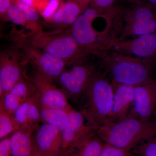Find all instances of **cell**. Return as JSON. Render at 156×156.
I'll list each match as a JSON object with an SVG mask.
<instances>
[{
  "mask_svg": "<svg viewBox=\"0 0 156 156\" xmlns=\"http://www.w3.org/2000/svg\"><path fill=\"white\" fill-rule=\"evenodd\" d=\"M98 56L112 84L135 87L156 80L152 75L156 59L126 55L112 49Z\"/></svg>",
  "mask_w": 156,
  "mask_h": 156,
  "instance_id": "obj_1",
  "label": "cell"
},
{
  "mask_svg": "<svg viewBox=\"0 0 156 156\" xmlns=\"http://www.w3.org/2000/svg\"><path fill=\"white\" fill-rule=\"evenodd\" d=\"M96 132L105 143L131 151L156 135V120L144 119L130 115L121 121L100 126Z\"/></svg>",
  "mask_w": 156,
  "mask_h": 156,
  "instance_id": "obj_2",
  "label": "cell"
},
{
  "mask_svg": "<svg viewBox=\"0 0 156 156\" xmlns=\"http://www.w3.org/2000/svg\"><path fill=\"white\" fill-rule=\"evenodd\" d=\"M23 34L35 47L63 60L68 65L86 63L90 55L75 40L69 29L48 32L43 29L26 34L23 32Z\"/></svg>",
  "mask_w": 156,
  "mask_h": 156,
  "instance_id": "obj_3",
  "label": "cell"
},
{
  "mask_svg": "<svg viewBox=\"0 0 156 156\" xmlns=\"http://www.w3.org/2000/svg\"><path fill=\"white\" fill-rule=\"evenodd\" d=\"M113 94V87L107 74L104 70H98L81 98L83 105L80 111L88 124L98 128L108 122Z\"/></svg>",
  "mask_w": 156,
  "mask_h": 156,
  "instance_id": "obj_4",
  "label": "cell"
},
{
  "mask_svg": "<svg viewBox=\"0 0 156 156\" xmlns=\"http://www.w3.org/2000/svg\"><path fill=\"white\" fill-rule=\"evenodd\" d=\"M104 17L95 9L89 6L69 28L70 32L78 44L89 53L98 56L112 48L117 41L113 24L108 23L103 31L94 29L92 23L95 18Z\"/></svg>",
  "mask_w": 156,
  "mask_h": 156,
  "instance_id": "obj_5",
  "label": "cell"
},
{
  "mask_svg": "<svg viewBox=\"0 0 156 156\" xmlns=\"http://www.w3.org/2000/svg\"><path fill=\"white\" fill-rule=\"evenodd\" d=\"M119 7L116 23L118 40L156 32V7L144 1Z\"/></svg>",
  "mask_w": 156,
  "mask_h": 156,
  "instance_id": "obj_6",
  "label": "cell"
},
{
  "mask_svg": "<svg viewBox=\"0 0 156 156\" xmlns=\"http://www.w3.org/2000/svg\"><path fill=\"white\" fill-rule=\"evenodd\" d=\"M10 39L27 63H30L35 71L52 80L58 79L68 65L63 60L32 45L25 38L22 31L13 28Z\"/></svg>",
  "mask_w": 156,
  "mask_h": 156,
  "instance_id": "obj_7",
  "label": "cell"
},
{
  "mask_svg": "<svg viewBox=\"0 0 156 156\" xmlns=\"http://www.w3.org/2000/svg\"><path fill=\"white\" fill-rule=\"evenodd\" d=\"M97 71L95 66L86 62L73 65L70 69H65L61 73L57 80L68 100L76 102L82 98Z\"/></svg>",
  "mask_w": 156,
  "mask_h": 156,
  "instance_id": "obj_8",
  "label": "cell"
},
{
  "mask_svg": "<svg viewBox=\"0 0 156 156\" xmlns=\"http://www.w3.org/2000/svg\"><path fill=\"white\" fill-rule=\"evenodd\" d=\"M0 53V97L27 75V64L19 50L14 45Z\"/></svg>",
  "mask_w": 156,
  "mask_h": 156,
  "instance_id": "obj_9",
  "label": "cell"
},
{
  "mask_svg": "<svg viewBox=\"0 0 156 156\" xmlns=\"http://www.w3.org/2000/svg\"><path fill=\"white\" fill-rule=\"evenodd\" d=\"M29 77L35 88L34 98L39 106L68 111L73 108L64 92L56 87L53 80L36 71Z\"/></svg>",
  "mask_w": 156,
  "mask_h": 156,
  "instance_id": "obj_10",
  "label": "cell"
},
{
  "mask_svg": "<svg viewBox=\"0 0 156 156\" xmlns=\"http://www.w3.org/2000/svg\"><path fill=\"white\" fill-rule=\"evenodd\" d=\"M32 156H62V131L43 123L34 131Z\"/></svg>",
  "mask_w": 156,
  "mask_h": 156,
  "instance_id": "obj_11",
  "label": "cell"
},
{
  "mask_svg": "<svg viewBox=\"0 0 156 156\" xmlns=\"http://www.w3.org/2000/svg\"><path fill=\"white\" fill-rule=\"evenodd\" d=\"M90 5V0H62L52 17L43 21V27L52 29V31L69 29Z\"/></svg>",
  "mask_w": 156,
  "mask_h": 156,
  "instance_id": "obj_12",
  "label": "cell"
},
{
  "mask_svg": "<svg viewBox=\"0 0 156 156\" xmlns=\"http://www.w3.org/2000/svg\"><path fill=\"white\" fill-rule=\"evenodd\" d=\"M85 120L81 111L72 108L69 112L67 123L62 131V156L82 140L97 131L96 127L86 125Z\"/></svg>",
  "mask_w": 156,
  "mask_h": 156,
  "instance_id": "obj_13",
  "label": "cell"
},
{
  "mask_svg": "<svg viewBox=\"0 0 156 156\" xmlns=\"http://www.w3.org/2000/svg\"><path fill=\"white\" fill-rule=\"evenodd\" d=\"M112 49L126 55L156 59V32L141 35L129 41H117Z\"/></svg>",
  "mask_w": 156,
  "mask_h": 156,
  "instance_id": "obj_14",
  "label": "cell"
},
{
  "mask_svg": "<svg viewBox=\"0 0 156 156\" xmlns=\"http://www.w3.org/2000/svg\"><path fill=\"white\" fill-rule=\"evenodd\" d=\"M134 105L130 115L144 119H152L156 113V80L134 87Z\"/></svg>",
  "mask_w": 156,
  "mask_h": 156,
  "instance_id": "obj_15",
  "label": "cell"
},
{
  "mask_svg": "<svg viewBox=\"0 0 156 156\" xmlns=\"http://www.w3.org/2000/svg\"><path fill=\"white\" fill-rule=\"evenodd\" d=\"M112 85V106L108 122H118L126 119L131 114L134 105V87L122 84Z\"/></svg>",
  "mask_w": 156,
  "mask_h": 156,
  "instance_id": "obj_16",
  "label": "cell"
},
{
  "mask_svg": "<svg viewBox=\"0 0 156 156\" xmlns=\"http://www.w3.org/2000/svg\"><path fill=\"white\" fill-rule=\"evenodd\" d=\"M7 21L21 26L35 33L43 29V20L36 9L19 3H13L7 14Z\"/></svg>",
  "mask_w": 156,
  "mask_h": 156,
  "instance_id": "obj_17",
  "label": "cell"
},
{
  "mask_svg": "<svg viewBox=\"0 0 156 156\" xmlns=\"http://www.w3.org/2000/svg\"><path fill=\"white\" fill-rule=\"evenodd\" d=\"M36 128L22 127L10 136L12 156H32V136Z\"/></svg>",
  "mask_w": 156,
  "mask_h": 156,
  "instance_id": "obj_18",
  "label": "cell"
},
{
  "mask_svg": "<svg viewBox=\"0 0 156 156\" xmlns=\"http://www.w3.org/2000/svg\"><path fill=\"white\" fill-rule=\"evenodd\" d=\"M14 116L20 128H36L41 122L39 105L34 97L23 102L15 112Z\"/></svg>",
  "mask_w": 156,
  "mask_h": 156,
  "instance_id": "obj_19",
  "label": "cell"
},
{
  "mask_svg": "<svg viewBox=\"0 0 156 156\" xmlns=\"http://www.w3.org/2000/svg\"><path fill=\"white\" fill-rule=\"evenodd\" d=\"M104 144L95 131L77 143L63 156H99Z\"/></svg>",
  "mask_w": 156,
  "mask_h": 156,
  "instance_id": "obj_20",
  "label": "cell"
},
{
  "mask_svg": "<svg viewBox=\"0 0 156 156\" xmlns=\"http://www.w3.org/2000/svg\"><path fill=\"white\" fill-rule=\"evenodd\" d=\"M39 107L42 122L53 126L61 131L64 130L69 111L61 109Z\"/></svg>",
  "mask_w": 156,
  "mask_h": 156,
  "instance_id": "obj_21",
  "label": "cell"
},
{
  "mask_svg": "<svg viewBox=\"0 0 156 156\" xmlns=\"http://www.w3.org/2000/svg\"><path fill=\"white\" fill-rule=\"evenodd\" d=\"M9 92L17 96L23 102L30 98L35 97L36 94L33 83L29 76L27 75L15 84Z\"/></svg>",
  "mask_w": 156,
  "mask_h": 156,
  "instance_id": "obj_22",
  "label": "cell"
},
{
  "mask_svg": "<svg viewBox=\"0 0 156 156\" xmlns=\"http://www.w3.org/2000/svg\"><path fill=\"white\" fill-rule=\"evenodd\" d=\"M19 128L20 127L16 122L14 115L0 105V139L9 136Z\"/></svg>",
  "mask_w": 156,
  "mask_h": 156,
  "instance_id": "obj_23",
  "label": "cell"
},
{
  "mask_svg": "<svg viewBox=\"0 0 156 156\" xmlns=\"http://www.w3.org/2000/svg\"><path fill=\"white\" fill-rule=\"evenodd\" d=\"M62 0H41L36 10L44 20L49 19L55 14Z\"/></svg>",
  "mask_w": 156,
  "mask_h": 156,
  "instance_id": "obj_24",
  "label": "cell"
},
{
  "mask_svg": "<svg viewBox=\"0 0 156 156\" xmlns=\"http://www.w3.org/2000/svg\"><path fill=\"white\" fill-rule=\"evenodd\" d=\"M131 151L137 156H156V134L134 148Z\"/></svg>",
  "mask_w": 156,
  "mask_h": 156,
  "instance_id": "obj_25",
  "label": "cell"
},
{
  "mask_svg": "<svg viewBox=\"0 0 156 156\" xmlns=\"http://www.w3.org/2000/svg\"><path fill=\"white\" fill-rule=\"evenodd\" d=\"M23 102L19 98L10 92H7L0 97V105L12 115L14 114Z\"/></svg>",
  "mask_w": 156,
  "mask_h": 156,
  "instance_id": "obj_26",
  "label": "cell"
},
{
  "mask_svg": "<svg viewBox=\"0 0 156 156\" xmlns=\"http://www.w3.org/2000/svg\"><path fill=\"white\" fill-rule=\"evenodd\" d=\"M116 0H90V6L94 8L105 18L106 15L113 11Z\"/></svg>",
  "mask_w": 156,
  "mask_h": 156,
  "instance_id": "obj_27",
  "label": "cell"
},
{
  "mask_svg": "<svg viewBox=\"0 0 156 156\" xmlns=\"http://www.w3.org/2000/svg\"><path fill=\"white\" fill-rule=\"evenodd\" d=\"M131 151L126 150L105 143L99 156H134Z\"/></svg>",
  "mask_w": 156,
  "mask_h": 156,
  "instance_id": "obj_28",
  "label": "cell"
},
{
  "mask_svg": "<svg viewBox=\"0 0 156 156\" xmlns=\"http://www.w3.org/2000/svg\"><path fill=\"white\" fill-rule=\"evenodd\" d=\"M14 0H0V18L2 21H7V14L8 10L13 4Z\"/></svg>",
  "mask_w": 156,
  "mask_h": 156,
  "instance_id": "obj_29",
  "label": "cell"
},
{
  "mask_svg": "<svg viewBox=\"0 0 156 156\" xmlns=\"http://www.w3.org/2000/svg\"><path fill=\"white\" fill-rule=\"evenodd\" d=\"M0 156H12L10 146V136L1 140Z\"/></svg>",
  "mask_w": 156,
  "mask_h": 156,
  "instance_id": "obj_30",
  "label": "cell"
},
{
  "mask_svg": "<svg viewBox=\"0 0 156 156\" xmlns=\"http://www.w3.org/2000/svg\"><path fill=\"white\" fill-rule=\"evenodd\" d=\"M41 0H14L13 3H19L36 9Z\"/></svg>",
  "mask_w": 156,
  "mask_h": 156,
  "instance_id": "obj_31",
  "label": "cell"
},
{
  "mask_svg": "<svg viewBox=\"0 0 156 156\" xmlns=\"http://www.w3.org/2000/svg\"><path fill=\"white\" fill-rule=\"evenodd\" d=\"M144 2L156 7V0H144Z\"/></svg>",
  "mask_w": 156,
  "mask_h": 156,
  "instance_id": "obj_32",
  "label": "cell"
},
{
  "mask_svg": "<svg viewBox=\"0 0 156 156\" xmlns=\"http://www.w3.org/2000/svg\"><path fill=\"white\" fill-rule=\"evenodd\" d=\"M142 1V0H134V1H133V2H137V1Z\"/></svg>",
  "mask_w": 156,
  "mask_h": 156,
  "instance_id": "obj_33",
  "label": "cell"
},
{
  "mask_svg": "<svg viewBox=\"0 0 156 156\" xmlns=\"http://www.w3.org/2000/svg\"><path fill=\"white\" fill-rule=\"evenodd\" d=\"M134 156H136V155L134 154Z\"/></svg>",
  "mask_w": 156,
  "mask_h": 156,
  "instance_id": "obj_34",
  "label": "cell"
},
{
  "mask_svg": "<svg viewBox=\"0 0 156 156\" xmlns=\"http://www.w3.org/2000/svg\"></svg>",
  "mask_w": 156,
  "mask_h": 156,
  "instance_id": "obj_35",
  "label": "cell"
}]
</instances>
